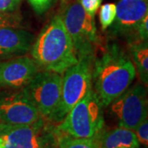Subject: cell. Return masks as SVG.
Here are the masks:
<instances>
[{"mask_svg":"<svg viewBox=\"0 0 148 148\" xmlns=\"http://www.w3.org/2000/svg\"><path fill=\"white\" fill-rule=\"evenodd\" d=\"M21 3V0H0V12H14Z\"/></svg>","mask_w":148,"mask_h":148,"instance_id":"44dd1931","label":"cell"},{"mask_svg":"<svg viewBox=\"0 0 148 148\" xmlns=\"http://www.w3.org/2000/svg\"><path fill=\"white\" fill-rule=\"evenodd\" d=\"M8 125H6V124H4L3 122L0 120V134L5 130L6 127H8Z\"/></svg>","mask_w":148,"mask_h":148,"instance_id":"603a6c76","label":"cell"},{"mask_svg":"<svg viewBox=\"0 0 148 148\" xmlns=\"http://www.w3.org/2000/svg\"><path fill=\"white\" fill-rule=\"evenodd\" d=\"M39 71V66L34 59L27 56H18L0 62V87L24 88Z\"/></svg>","mask_w":148,"mask_h":148,"instance_id":"8fae6325","label":"cell"},{"mask_svg":"<svg viewBox=\"0 0 148 148\" xmlns=\"http://www.w3.org/2000/svg\"><path fill=\"white\" fill-rule=\"evenodd\" d=\"M58 148H101L98 138H77L59 135Z\"/></svg>","mask_w":148,"mask_h":148,"instance_id":"9a60e30c","label":"cell"},{"mask_svg":"<svg viewBox=\"0 0 148 148\" xmlns=\"http://www.w3.org/2000/svg\"><path fill=\"white\" fill-rule=\"evenodd\" d=\"M137 36L141 40H147L148 37V15L140 22L137 30Z\"/></svg>","mask_w":148,"mask_h":148,"instance_id":"7402d4cb","label":"cell"},{"mask_svg":"<svg viewBox=\"0 0 148 148\" xmlns=\"http://www.w3.org/2000/svg\"><path fill=\"white\" fill-rule=\"evenodd\" d=\"M99 19L101 22V27L103 30H106L110 27L114 22L116 16V5L114 3H106L100 7Z\"/></svg>","mask_w":148,"mask_h":148,"instance_id":"2e32d148","label":"cell"},{"mask_svg":"<svg viewBox=\"0 0 148 148\" xmlns=\"http://www.w3.org/2000/svg\"><path fill=\"white\" fill-rule=\"evenodd\" d=\"M56 0H28L32 8L38 14H43L47 12L55 3Z\"/></svg>","mask_w":148,"mask_h":148,"instance_id":"d6986e66","label":"cell"},{"mask_svg":"<svg viewBox=\"0 0 148 148\" xmlns=\"http://www.w3.org/2000/svg\"><path fill=\"white\" fill-rule=\"evenodd\" d=\"M32 56L40 69L63 74L77 63L73 41L60 15L54 16L32 44Z\"/></svg>","mask_w":148,"mask_h":148,"instance_id":"7a4b0ae2","label":"cell"},{"mask_svg":"<svg viewBox=\"0 0 148 148\" xmlns=\"http://www.w3.org/2000/svg\"><path fill=\"white\" fill-rule=\"evenodd\" d=\"M60 16L71 37L77 59L94 58L99 43L94 17L83 9L77 0L65 6Z\"/></svg>","mask_w":148,"mask_h":148,"instance_id":"5b68a950","label":"cell"},{"mask_svg":"<svg viewBox=\"0 0 148 148\" xmlns=\"http://www.w3.org/2000/svg\"><path fill=\"white\" fill-rule=\"evenodd\" d=\"M3 147H4V143H3V139H2L1 137H0V148H3Z\"/></svg>","mask_w":148,"mask_h":148,"instance_id":"cb8c5ba5","label":"cell"},{"mask_svg":"<svg viewBox=\"0 0 148 148\" xmlns=\"http://www.w3.org/2000/svg\"><path fill=\"white\" fill-rule=\"evenodd\" d=\"M103 106L92 87L68 113L57 127L77 138H98L104 127Z\"/></svg>","mask_w":148,"mask_h":148,"instance_id":"3957f363","label":"cell"},{"mask_svg":"<svg viewBox=\"0 0 148 148\" xmlns=\"http://www.w3.org/2000/svg\"><path fill=\"white\" fill-rule=\"evenodd\" d=\"M41 117L23 88L0 93V120L6 125H29Z\"/></svg>","mask_w":148,"mask_h":148,"instance_id":"9c48e42d","label":"cell"},{"mask_svg":"<svg viewBox=\"0 0 148 148\" xmlns=\"http://www.w3.org/2000/svg\"><path fill=\"white\" fill-rule=\"evenodd\" d=\"M132 51V63L138 72L143 84L147 86L148 83V44L147 40L135 42L131 46Z\"/></svg>","mask_w":148,"mask_h":148,"instance_id":"5bb4252c","label":"cell"},{"mask_svg":"<svg viewBox=\"0 0 148 148\" xmlns=\"http://www.w3.org/2000/svg\"><path fill=\"white\" fill-rule=\"evenodd\" d=\"M120 148H125V147H120Z\"/></svg>","mask_w":148,"mask_h":148,"instance_id":"d4e9b609","label":"cell"},{"mask_svg":"<svg viewBox=\"0 0 148 148\" xmlns=\"http://www.w3.org/2000/svg\"><path fill=\"white\" fill-rule=\"evenodd\" d=\"M134 132L137 136L139 143L143 144L146 147H147L148 145V121L147 118L142 121L136 129Z\"/></svg>","mask_w":148,"mask_h":148,"instance_id":"ac0fdd59","label":"cell"},{"mask_svg":"<svg viewBox=\"0 0 148 148\" xmlns=\"http://www.w3.org/2000/svg\"><path fill=\"white\" fill-rule=\"evenodd\" d=\"M116 16L110 26L113 36L132 38L145 16L148 15V0H119Z\"/></svg>","mask_w":148,"mask_h":148,"instance_id":"30bf717a","label":"cell"},{"mask_svg":"<svg viewBox=\"0 0 148 148\" xmlns=\"http://www.w3.org/2000/svg\"><path fill=\"white\" fill-rule=\"evenodd\" d=\"M60 132L43 117L29 125L8 126L0 134L3 148H58Z\"/></svg>","mask_w":148,"mask_h":148,"instance_id":"8992f818","label":"cell"},{"mask_svg":"<svg viewBox=\"0 0 148 148\" xmlns=\"http://www.w3.org/2000/svg\"><path fill=\"white\" fill-rule=\"evenodd\" d=\"M136 73L131 58L114 44L109 45L102 56L94 60L92 89L103 108L108 107L127 90L135 78Z\"/></svg>","mask_w":148,"mask_h":148,"instance_id":"6da1fadb","label":"cell"},{"mask_svg":"<svg viewBox=\"0 0 148 148\" xmlns=\"http://www.w3.org/2000/svg\"><path fill=\"white\" fill-rule=\"evenodd\" d=\"M109 106L119 120V127L134 131L147 118V94L145 86L135 84L128 87Z\"/></svg>","mask_w":148,"mask_h":148,"instance_id":"52a82bcc","label":"cell"},{"mask_svg":"<svg viewBox=\"0 0 148 148\" xmlns=\"http://www.w3.org/2000/svg\"><path fill=\"white\" fill-rule=\"evenodd\" d=\"M61 74L45 71L38 72L23 89L40 114L48 118L58 106L62 88Z\"/></svg>","mask_w":148,"mask_h":148,"instance_id":"ba28073f","label":"cell"},{"mask_svg":"<svg viewBox=\"0 0 148 148\" xmlns=\"http://www.w3.org/2000/svg\"><path fill=\"white\" fill-rule=\"evenodd\" d=\"M94 58L86 57L64 72L58 106L48 117V120L60 123L78 101L92 87V68Z\"/></svg>","mask_w":148,"mask_h":148,"instance_id":"277c9868","label":"cell"},{"mask_svg":"<svg viewBox=\"0 0 148 148\" xmlns=\"http://www.w3.org/2000/svg\"><path fill=\"white\" fill-rule=\"evenodd\" d=\"M82 7L90 16L95 17V12L101 7L103 0H77Z\"/></svg>","mask_w":148,"mask_h":148,"instance_id":"ffe728a7","label":"cell"},{"mask_svg":"<svg viewBox=\"0 0 148 148\" xmlns=\"http://www.w3.org/2000/svg\"><path fill=\"white\" fill-rule=\"evenodd\" d=\"M21 19L19 14L0 12V28L1 27H20Z\"/></svg>","mask_w":148,"mask_h":148,"instance_id":"e0dca14e","label":"cell"},{"mask_svg":"<svg viewBox=\"0 0 148 148\" xmlns=\"http://www.w3.org/2000/svg\"><path fill=\"white\" fill-rule=\"evenodd\" d=\"M138 148H139V147H138Z\"/></svg>","mask_w":148,"mask_h":148,"instance_id":"484cf974","label":"cell"},{"mask_svg":"<svg viewBox=\"0 0 148 148\" xmlns=\"http://www.w3.org/2000/svg\"><path fill=\"white\" fill-rule=\"evenodd\" d=\"M34 36L20 27L0 28V60L18 57L32 48Z\"/></svg>","mask_w":148,"mask_h":148,"instance_id":"7c38bea8","label":"cell"},{"mask_svg":"<svg viewBox=\"0 0 148 148\" xmlns=\"http://www.w3.org/2000/svg\"><path fill=\"white\" fill-rule=\"evenodd\" d=\"M98 139L101 148H138L140 144L134 131L122 127L101 132Z\"/></svg>","mask_w":148,"mask_h":148,"instance_id":"4fadbf2b","label":"cell"}]
</instances>
